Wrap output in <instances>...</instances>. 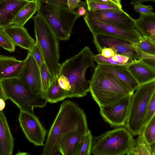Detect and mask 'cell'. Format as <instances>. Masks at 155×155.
I'll list each match as a JSON object with an SVG mask.
<instances>
[{
    "label": "cell",
    "mask_w": 155,
    "mask_h": 155,
    "mask_svg": "<svg viewBox=\"0 0 155 155\" xmlns=\"http://www.w3.org/2000/svg\"><path fill=\"white\" fill-rule=\"evenodd\" d=\"M88 128L85 114L83 109L70 100L61 104L52 124L43 149V155H55L63 137L77 128Z\"/></svg>",
    "instance_id": "obj_1"
},
{
    "label": "cell",
    "mask_w": 155,
    "mask_h": 155,
    "mask_svg": "<svg viewBox=\"0 0 155 155\" xmlns=\"http://www.w3.org/2000/svg\"><path fill=\"white\" fill-rule=\"evenodd\" d=\"M94 55L90 48L86 46L78 54L60 65L58 75H62L66 77L70 86L67 97H83L89 91L90 81L86 79V74L90 68H96Z\"/></svg>",
    "instance_id": "obj_2"
},
{
    "label": "cell",
    "mask_w": 155,
    "mask_h": 155,
    "mask_svg": "<svg viewBox=\"0 0 155 155\" xmlns=\"http://www.w3.org/2000/svg\"><path fill=\"white\" fill-rule=\"evenodd\" d=\"M89 86V91L100 107L133 94L120 80L97 67L90 81Z\"/></svg>",
    "instance_id": "obj_3"
},
{
    "label": "cell",
    "mask_w": 155,
    "mask_h": 155,
    "mask_svg": "<svg viewBox=\"0 0 155 155\" xmlns=\"http://www.w3.org/2000/svg\"><path fill=\"white\" fill-rule=\"evenodd\" d=\"M34 22L36 40L42 53L51 79L58 78L60 64L58 39L45 17L38 12L32 17Z\"/></svg>",
    "instance_id": "obj_4"
},
{
    "label": "cell",
    "mask_w": 155,
    "mask_h": 155,
    "mask_svg": "<svg viewBox=\"0 0 155 155\" xmlns=\"http://www.w3.org/2000/svg\"><path fill=\"white\" fill-rule=\"evenodd\" d=\"M127 128L120 127L93 137L91 153L94 155H123L131 149L134 140Z\"/></svg>",
    "instance_id": "obj_5"
},
{
    "label": "cell",
    "mask_w": 155,
    "mask_h": 155,
    "mask_svg": "<svg viewBox=\"0 0 155 155\" xmlns=\"http://www.w3.org/2000/svg\"><path fill=\"white\" fill-rule=\"evenodd\" d=\"M38 12L45 18L58 40L67 41L77 19L80 16L68 7L38 3Z\"/></svg>",
    "instance_id": "obj_6"
},
{
    "label": "cell",
    "mask_w": 155,
    "mask_h": 155,
    "mask_svg": "<svg viewBox=\"0 0 155 155\" xmlns=\"http://www.w3.org/2000/svg\"><path fill=\"white\" fill-rule=\"evenodd\" d=\"M155 92V80L139 86L132 95L126 128L134 136L140 134L149 101Z\"/></svg>",
    "instance_id": "obj_7"
},
{
    "label": "cell",
    "mask_w": 155,
    "mask_h": 155,
    "mask_svg": "<svg viewBox=\"0 0 155 155\" xmlns=\"http://www.w3.org/2000/svg\"><path fill=\"white\" fill-rule=\"evenodd\" d=\"M6 96L19 108L20 110L34 113V109L42 108L47 102L41 94H32L18 78H12L2 81Z\"/></svg>",
    "instance_id": "obj_8"
},
{
    "label": "cell",
    "mask_w": 155,
    "mask_h": 155,
    "mask_svg": "<svg viewBox=\"0 0 155 155\" xmlns=\"http://www.w3.org/2000/svg\"><path fill=\"white\" fill-rule=\"evenodd\" d=\"M84 19L93 35L97 34L115 37L136 43L142 36L136 29H126L103 21L90 14L88 11Z\"/></svg>",
    "instance_id": "obj_9"
},
{
    "label": "cell",
    "mask_w": 155,
    "mask_h": 155,
    "mask_svg": "<svg viewBox=\"0 0 155 155\" xmlns=\"http://www.w3.org/2000/svg\"><path fill=\"white\" fill-rule=\"evenodd\" d=\"M18 120L25 136L29 142L36 146L44 145L47 131L34 113L20 110Z\"/></svg>",
    "instance_id": "obj_10"
},
{
    "label": "cell",
    "mask_w": 155,
    "mask_h": 155,
    "mask_svg": "<svg viewBox=\"0 0 155 155\" xmlns=\"http://www.w3.org/2000/svg\"><path fill=\"white\" fill-rule=\"evenodd\" d=\"M93 36L94 42L100 53L104 48H110L116 54L138 60L137 50L133 47V43L126 40L104 35L97 34Z\"/></svg>",
    "instance_id": "obj_11"
},
{
    "label": "cell",
    "mask_w": 155,
    "mask_h": 155,
    "mask_svg": "<svg viewBox=\"0 0 155 155\" xmlns=\"http://www.w3.org/2000/svg\"><path fill=\"white\" fill-rule=\"evenodd\" d=\"M132 95L111 104L100 107V113L103 120L112 127L125 126Z\"/></svg>",
    "instance_id": "obj_12"
},
{
    "label": "cell",
    "mask_w": 155,
    "mask_h": 155,
    "mask_svg": "<svg viewBox=\"0 0 155 155\" xmlns=\"http://www.w3.org/2000/svg\"><path fill=\"white\" fill-rule=\"evenodd\" d=\"M25 64L18 78L35 95L42 92L40 68L35 59L28 52Z\"/></svg>",
    "instance_id": "obj_13"
},
{
    "label": "cell",
    "mask_w": 155,
    "mask_h": 155,
    "mask_svg": "<svg viewBox=\"0 0 155 155\" xmlns=\"http://www.w3.org/2000/svg\"><path fill=\"white\" fill-rule=\"evenodd\" d=\"M88 12L103 21L118 27L126 29H135L134 19L123 10L119 11L88 10Z\"/></svg>",
    "instance_id": "obj_14"
},
{
    "label": "cell",
    "mask_w": 155,
    "mask_h": 155,
    "mask_svg": "<svg viewBox=\"0 0 155 155\" xmlns=\"http://www.w3.org/2000/svg\"><path fill=\"white\" fill-rule=\"evenodd\" d=\"M88 129L78 127L66 134L59 144V152L63 155H78Z\"/></svg>",
    "instance_id": "obj_15"
},
{
    "label": "cell",
    "mask_w": 155,
    "mask_h": 155,
    "mask_svg": "<svg viewBox=\"0 0 155 155\" xmlns=\"http://www.w3.org/2000/svg\"><path fill=\"white\" fill-rule=\"evenodd\" d=\"M29 0H2L0 2V27L11 24L19 11Z\"/></svg>",
    "instance_id": "obj_16"
},
{
    "label": "cell",
    "mask_w": 155,
    "mask_h": 155,
    "mask_svg": "<svg viewBox=\"0 0 155 155\" xmlns=\"http://www.w3.org/2000/svg\"><path fill=\"white\" fill-rule=\"evenodd\" d=\"M2 29L15 46H18L30 51L35 42L24 27L10 25Z\"/></svg>",
    "instance_id": "obj_17"
},
{
    "label": "cell",
    "mask_w": 155,
    "mask_h": 155,
    "mask_svg": "<svg viewBox=\"0 0 155 155\" xmlns=\"http://www.w3.org/2000/svg\"><path fill=\"white\" fill-rule=\"evenodd\" d=\"M25 60L0 54V81L18 78L25 64Z\"/></svg>",
    "instance_id": "obj_18"
},
{
    "label": "cell",
    "mask_w": 155,
    "mask_h": 155,
    "mask_svg": "<svg viewBox=\"0 0 155 155\" xmlns=\"http://www.w3.org/2000/svg\"><path fill=\"white\" fill-rule=\"evenodd\" d=\"M127 65L97 64V67L120 80L133 94L134 91L139 85L127 70Z\"/></svg>",
    "instance_id": "obj_19"
},
{
    "label": "cell",
    "mask_w": 155,
    "mask_h": 155,
    "mask_svg": "<svg viewBox=\"0 0 155 155\" xmlns=\"http://www.w3.org/2000/svg\"><path fill=\"white\" fill-rule=\"evenodd\" d=\"M126 68L139 86L155 80V69L140 60L127 65Z\"/></svg>",
    "instance_id": "obj_20"
},
{
    "label": "cell",
    "mask_w": 155,
    "mask_h": 155,
    "mask_svg": "<svg viewBox=\"0 0 155 155\" xmlns=\"http://www.w3.org/2000/svg\"><path fill=\"white\" fill-rule=\"evenodd\" d=\"M14 139L3 111H0V155H12Z\"/></svg>",
    "instance_id": "obj_21"
},
{
    "label": "cell",
    "mask_w": 155,
    "mask_h": 155,
    "mask_svg": "<svg viewBox=\"0 0 155 155\" xmlns=\"http://www.w3.org/2000/svg\"><path fill=\"white\" fill-rule=\"evenodd\" d=\"M135 28L142 37H146L155 43V13L151 12L144 14L140 13V17L134 19Z\"/></svg>",
    "instance_id": "obj_22"
},
{
    "label": "cell",
    "mask_w": 155,
    "mask_h": 155,
    "mask_svg": "<svg viewBox=\"0 0 155 155\" xmlns=\"http://www.w3.org/2000/svg\"><path fill=\"white\" fill-rule=\"evenodd\" d=\"M38 3L37 0H29L18 12L11 25L24 27L26 22L38 11Z\"/></svg>",
    "instance_id": "obj_23"
},
{
    "label": "cell",
    "mask_w": 155,
    "mask_h": 155,
    "mask_svg": "<svg viewBox=\"0 0 155 155\" xmlns=\"http://www.w3.org/2000/svg\"><path fill=\"white\" fill-rule=\"evenodd\" d=\"M58 79H53L48 90L41 95L47 102L51 103H56L67 98V91L61 87Z\"/></svg>",
    "instance_id": "obj_24"
},
{
    "label": "cell",
    "mask_w": 155,
    "mask_h": 155,
    "mask_svg": "<svg viewBox=\"0 0 155 155\" xmlns=\"http://www.w3.org/2000/svg\"><path fill=\"white\" fill-rule=\"evenodd\" d=\"M155 143L149 144L140 134L134 140L133 147L127 155H155Z\"/></svg>",
    "instance_id": "obj_25"
},
{
    "label": "cell",
    "mask_w": 155,
    "mask_h": 155,
    "mask_svg": "<svg viewBox=\"0 0 155 155\" xmlns=\"http://www.w3.org/2000/svg\"><path fill=\"white\" fill-rule=\"evenodd\" d=\"M140 134L149 144L155 143V115L143 127Z\"/></svg>",
    "instance_id": "obj_26"
},
{
    "label": "cell",
    "mask_w": 155,
    "mask_h": 155,
    "mask_svg": "<svg viewBox=\"0 0 155 155\" xmlns=\"http://www.w3.org/2000/svg\"><path fill=\"white\" fill-rule=\"evenodd\" d=\"M133 47L143 52L155 55V43L148 38L142 37L137 42L133 43Z\"/></svg>",
    "instance_id": "obj_27"
},
{
    "label": "cell",
    "mask_w": 155,
    "mask_h": 155,
    "mask_svg": "<svg viewBox=\"0 0 155 155\" xmlns=\"http://www.w3.org/2000/svg\"><path fill=\"white\" fill-rule=\"evenodd\" d=\"M89 11L104 10L119 11L123 10L117 5L86 1Z\"/></svg>",
    "instance_id": "obj_28"
},
{
    "label": "cell",
    "mask_w": 155,
    "mask_h": 155,
    "mask_svg": "<svg viewBox=\"0 0 155 155\" xmlns=\"http://www.w3.org/2000/svg\"><path fill=\"white\" fill-rule=\"evenodd\" d=\"M93 137L91 131L88 129L86 133L78 155H90Z\"/></svg>",
    "instance_id": "obj_29"
},
{
    "label": "cell",
    "mask_w": 155,
    "mask_h": 155,
    "mask_svg": "<svg viewBox=\"0 0 155 155\" xmlns=\"http://www.w3.org/2000/svg\"><path fill=\"white\" fill-rule=\"evenodd\" d=\"M40 71L42 91V94L46 92L49 87L51 82V79L44 62L41 64L40 68Z\"/></svg>",
    "instance_id": "obj_30"
},
{
    "label": "cell",
    "mask_w": 155,
    "mask_h": 155,
    "mask_svg": "<svg viewBox=\"0 0 155 155\" xmlns=\"http://www.w3.org/2000/svg\"><path fill=\"white\" fill-rule=\"evenodd\" d=\"M0 46L10 52H14L15 46L2 28L0 27Z\"/></svg>",
    "instance_id": "obj_31"
},
{
    "label": "cell",
    "mask_w": 155,
    "mask_h": 155,
    "mask_svg": "<svg viewBox=\"0 0 155 155\" xmlns=\"http://www.w3.org/2000/svg\"><path fill=\"white\" fill-rule=\"evenodd\" d=\"M155 92L153 94L149 102L143 122V127L155 115Z\"/></svg>",
    "instance_id": "obj_32"
},
{
    "label": "cell",
    "mask_w": 155,
    "mask_h": 155,
    "mask_svg": "<svg viewBox=\"0 0 155 155\" xmlns=\"http://www.w3.org/2000/svg\"><path fill=\"white\" fill-rule=\"evenodd\" d=\"M28 52L34 58L40 68L44 62V60L41 50L36 40L32 49Z\"/></svg>",
    "instance_id": "obj_33"
},
{
    "label": "cell",
    "mask_w": 155,
    "mask_h": 155,
    "mask_svg": "<svg viewBox=\"0 0 155 155\" xmlns=\"http://www.w3.org/2000/svg\"><path fill=\"white\" fill-rule=\"evenodd\" d=\"M138 60L155 69V55H152L142 52L138 50Z\"/></svg>",
    "instance_id": "obj_34"
},
{
    "label": "cell",
    "mask_w": 155,
    "mask_h": 155,
    "mask_svg": "<svg viewBox=\"0 0 155 155\" xmlns=\"http://www.w3.org/2000/svg\"><path fill=\"white\" fill-rule=\"evenodd\" d=\"M111 58L122 65H128L135 62L138 60L134 59L124 55L116 54L111 57Z\"/></svg>",
    "instance_id": "obj_35"
},
{
    "label": "cell",
    "mask_w": 155,
    "mask_h": 155,
    "mask_svg": "<svg viewBox=\"0 0 155 155\" xmlns=\"http://www.w3.org/2000/svg\"><path fill=\"white\" fill-rule=\"evenodd\" d=\"M73 9L80 16L84 15L88 11L86 2L81 1Z\"/></svg>",
    "instance_id": "obj_36"
},
{
    "label": "cell",
    "mask_w": 155,
    "mask_h": 155,
    "mask_svg": "<svg viewBox=\"0 0 155 155\" xmlns=\"http://www.w3.org/2000/svg\"><path fill=\"white\" fill-rule=\"evenodd\" d=\"M38 3L48 4L68 7L67 0H37Z\"/></svg>",
    "instance_id": "obj_37"
},
{
    "label": "cell",
    "mask_w": 155,
    "mask_h": 155,
    "mask_svg": "<svg viewBox=\"0 0 155 155\" xmlns=\"http://www.w3.org/2000/svg\"><path fill=\"white\" fill-rule=\"evenodd\" d=\"M134 8L137 12L142 14L148 13L153 10L151 5H145L141 3H139L134 5Z\"/></svg>",
    "instance_id": "obj_38"
},
{
    "label": "cell",
    "mask_w": 155,
    "mask_h": 155,
    "mask_svg": "<svg viewBox=\"0 0 155 155\" xmlns=\"http://www.w3.org/2000/svg\"><path fill=\"white\" fill-rule=\"evenodd\" d=\"M58 81L61 87L68 92L70 89V86L68 79L62 75H58Z\"/></svg>",
    "instance_id": "obj_39"
},
{
    "label": "cell",
    "mask_w": 155,
    "mask_h": 155,
    "mask_svg": "<svg viewBox=\"0 0 155 155\" xmlns=\"http://www.w3.org/2000/svg\"><path fill=\"white\" fill-rule=\"evenodd\" d=\"M100 53L102 56L107 58L111 57L116 54L114 51L110 48H104Z\"/></svg>",
    "instance_id": "obj_40"
},
{
    "label": "cell",
    "mask_w": 155,
    "mask_h": 155,
    "mask_svg": "<svg viewBox=\"0 0 155 155\" xmlns=\"http://www.w3.org/2000/svg\"><path fill=\"white\" fill-rule=\"evenodd\" d=\"M86 1L117 5L122 7L120 6L116 2L113 1V0H86Z\"/></svg>",
    "instance_id": "obj_41"
},
{
    "label": "cell",
    "mask_w": 155,
    "mask_h": 155,
    "mask_svg": "<svg viewBox=\"0 0 155 155\" xmlns=\"http://www.w3.org/2000/svg\"><path fill=\"white\" fill-rule=\"evenodd\" d=\"M81 1V0H67L68 8L71 9H73Z\"/></svg>",
    "instance_id": "obj_42"
},
{
    "label": "cell",
    "mask_w": 155,
    "mask_h": 155,
    "mask_svg": "<svg viewBox=\"0 0 155 155\" xmlns=\"http://www.w3.org/2000/svg\"><path fill=\"white\" fill-rule=\"evenodd\" d=\"M0 98L3 99L5 101L9 99L5 92L2 81H0Z\"/></svg>",
    "instance_id": "obj_43"
},
{
    "label": "cell",
    "mask_w": 155,
    "mask_h": 155,
    "mask_svg": "<svg viewBox=\"0 0 155 155\" xmlns=\"http://www.w3.org/2000/svg\"><path fill=\"white\" fill-rule=\"evenodd\" d=\"M147 1H152L154 2L155 0H132L130 2V4L135 5Z\"/></svg>",
    "instance_id": "obj_44"
},
{
    "label": "cell",
    "mask_w": 155,
    "mask_h": 155,
    "mask_svg": "<svg viewBox=\"0 0 155 155\" xmlns=\"http://www.w3.org/2000/svg\"><path fill=\"white\" fill-rule=\"evenodd\" d=\"M5 101L0 98V111L2 110L5 107Z\"/></svg>",
    "instance_id": "obj_45"
},
{
    "label": "cell",
    "mask_w": 155,
    "mask_h": 155,
    "mask_svg": "<svg viewBox=\"0 0 155 155\" xmlns=\"http://www.w3.org/2000/svg\"><path fill=\"white\" fill-rule=\"evenodd\" d=\"M113 1L116 2L118 5L120 7H122L121 4V0H113Z\"/></svg>",
    "instance_id": "obj_46"
},
{
    "label": "cell",
    "mask_w": 155,
    "mask_h": 155,
    "mask_svg": "<svg viewBox=\"0 0 155 155\" xmlns=\"http://www.w3.org/2000/svg\"><path fill=\"white\" fill-rule=\"evenodd\" d=\"M2 0H0V2H1Z\"/></svg>",
    "instance_id": "obj_47"
}]
</instances>
